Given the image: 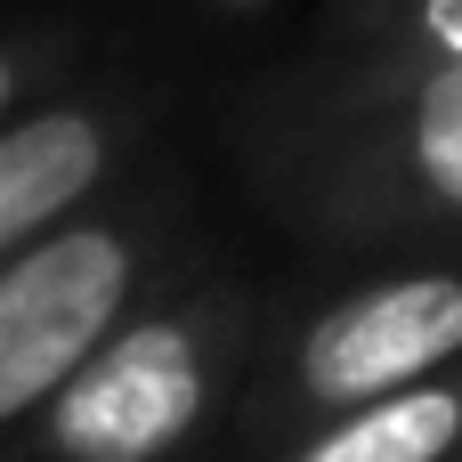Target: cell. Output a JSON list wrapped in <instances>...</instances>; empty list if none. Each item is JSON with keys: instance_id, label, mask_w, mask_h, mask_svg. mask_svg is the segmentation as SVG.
<instances>
[{"instance_id": "cell-1", "label": "cell", "mask_w": 462, "mask_h": 462, "mask_svg": "<svg viewBox=\"0 0 462 462\" xmlns=\"http://www.w3.org/2000/svg\"><path fill=\"white\" fill-rule=\"evenodd\" d=\"M227 138L244 187L325 252H462V73L309 89L268 65Z\"/></svg>"}, {"instance_id": "cell-2", "label": "cell", "mask_w": 462, "mask_h": 462, "mask_svg": "<svg viewBox=\"0 0 462 462\" xmlns=\"http://www.w3.org/2000/svg\"><path fill=\"white\" fill-rule=\"evenodd\" d=\"M268 317L252 284L203 276L154 292L24 430L16 462H187L195 439L244 398Z\"/></svg>"}, {"instance_id": "cell-3", "label": "cell", "mask_w": 462, "mask_h": 462, "mask_svg": "<svg viewBox=\"0 0 462 462\" xmlns=\"http://www.w3.org/2000/svg\"><path fill=\"white\" fill-rule=\"evenodd\" d=\"M462 365V252L398 260L374 276H349L341 292L309 300L276 333H260L244 374V447L276 455L284 439L398 398L414 382H439Z\"/></svg>"}, {"instance_id": "cell-4", "label": "cell", "mask_w": 462, "mask_h": 462, "mask_svg": "<svg viewBox=\"0 0 462 462\" xmlns=\"http://www.w3.org/2000/svg\"><path fill=\"white\" fill-rule=\"evenodd\" d=\"M179 260L171 195L106 187L0 268V462H16L41 406L154 300Z\"/></svg>"}, {"instance_id": "cell-5", "label": "cell", "mask_w": 462, "mask_h": 462, "mask_svg": "<svg viewBox=\"0 0 462 462\" xmlns=\"http://www.w3.org/2000/svg\"><path fill=\"white\" fill-rule=\"evenodd\" d=\"M138 138L146 106L130 89H49L41 106L0 122V268L73 211H89L122 179Z\"/></svg>"}, {"instance_id": "cell-6", "label": "cell", "mask_w": 462, "mask_h": 462, "mask_svg": "<svg viewBox=\"0 0 462 462\" xmlns=\"http://www.w3.org/2000/svg\"><path fill=\"white\" fill-rule=\"evenodd\" d=\"M276 73L309 89H390L462 73V0H325Z\"/></svg>"}, {"instance_id": "cell-7", "label": "cell", "mask_w": 462, "mask_h": 462, "mask_svg": "<svg viewBox=\"0 0 462 462\" xmlns=\"http://www.w3.org/2000/svg\"><path fill=\"white\" fill-rule=\"evenodd\" d=\"M455 455H462V365L398 390V398L349 406V414L284 439L268 462H455Z\"/></svg>"}, {"instance_id": "cell-8", "label": "cell", "mask_w": 462, "mask_h": 462, "mask_svg": "<svg viewBox=\"0 0 462 462\" xmlns=\"http://www.w3.org/2000/svg\"><path fill=\"white\" fill-rule=\"evenodd\" d=\"M73 49H81V32H73L65 16L0 24V122H16L24 106H41V97L73 73Z\"/></svg>"}, {"instance_id": "cell-9", "label": "cell", "mask_w": 462, "mask_h": 462, "mask_svg": "<svg viewBox=\"0 0 462 462\" xmlns=\"http://www.w3.org/2000/svg\"><path fill=\"white\" fill-rule=\"evenodd\" d=\"M195 16H219V24H244V16H268L276 0H187Z\"/></svg>"}, {"instance_id": "cell-10", "label": "cell", "mask_w": 462, "mask_h": 462, "mask_svg": "<svg viewBox=\"0 0 462 462\" xmlns=\"http://www.w3.org/2000/svg\"><path fill=\"white\" fill-rule=\"evenodd\" d=\"M455 462H462V455H455Z\"/></svg>"}]
</instances>
